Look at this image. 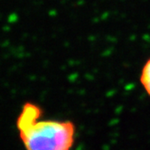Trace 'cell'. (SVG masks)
I'll return each instance as SVG.
<instances>
[{
    "instance_id": "cell-1",
    "label": "cell",
    "mask_w": 150,
    "mask_h": 150,
    "mask_svg": "<svg viewBox=\"0 0 150 150\" xmlns=\"http://www.w3.org/2000/svg\"><path fill=\"white\" fill-rule=\"evenodd\" d=\"M42 109L25 103L16 120L19 137L26 150H71L75 126L71 121L42 120Z\"/></svg>"
},
{
    "instance_id": "cell-2",
    "label": "cell",
    "mask_w": 150,
    "mask_h": 150,
    "mask_svg": "<svg viewBox=\"0 0 150 150\" xmlns=\"http://www.w3.org/2000/svg\"><path fill=\"white\" fill-rule=\"evenodd\" d=\"M140 82L146 93L150 96V58L147 60L142 69Z\"/></svg>"
}]
</instances>
